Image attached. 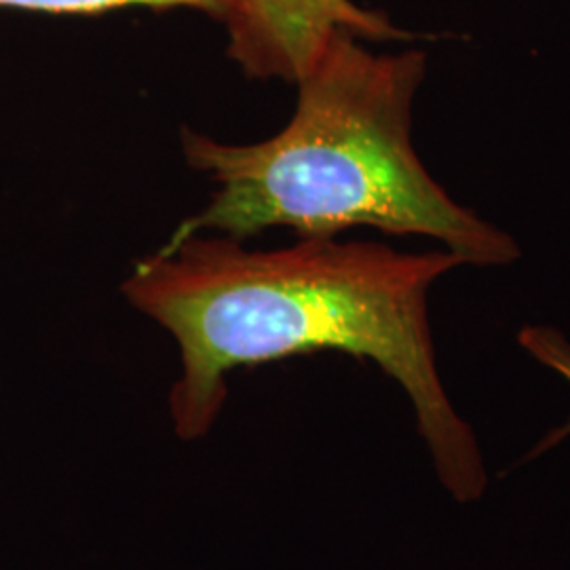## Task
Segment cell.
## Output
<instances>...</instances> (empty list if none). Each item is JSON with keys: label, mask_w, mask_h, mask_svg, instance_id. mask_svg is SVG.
I'll use <instances>...</instances> for the list:
<instances>
[{"label": "cell", "mask_w": 570, "mask_h": 570, "mask_svg": "<svg viewBox=\"0 0 570 570\" xmlns=\"http://www.w3.org/2000/svg\"><path fill=\"white\" fill-rule=\"evenodd\" d=\"M456 266L450 249L412 254L336 237L254 249L195 233L134 263L121 292L178 346L167 397L178 440L212 433L239 367L336 351L372 362L406 393L438 482L469 505L487 494L489 469L444 387L429 324V292Z\"/></svg>", "instance_id": "obj_1"}, {"label": "cell", "mask_w": 570, "mask_h": 570, "mask_svg": "<svg viewBox=\"0 0 570 570\" xmlns=\"http://www.w3.org/2000/svg\"><path fill=\"white\" fill-rule=\"evenodd\" d=\"M425 72L421 49L376 53L338 32L296 82L294 112L277 134L225 142L183 127L184 159L214 193L169 239L216 233L245 242L273 228L332 239L370 226L435 239L463 265L515 263L510 233L456 204L414 150L412 108Z\"/></svg>", "instance_id": "obj_2"}, {"label": "cell", "mask_w": 570, "mask_h": 570, "mask_svg": "<svg viewBox=\"0 0 570 570\" xmlns=\"http://www.w3.org/2000/svg\"><path fill=\"white\" fill-rule=\"evenodd\" d=\"M226 56L249 81H301L327 42L346 32L360 41H416L387 13L355 0H228Z\"/></svg>", "instance_id": "obj_3"}, {"label": "cell", "mask_w": 570, "mask_h": 570, "mask_svg": "<svg viewBox=\"0 0 570 570\" xmlns=\"http://www.w3.org/2000/svg\"><path fill=\"white\" fill-rule=\"evenodd\" d=\"M129 9L148 11H197L223 21L228 13V0H0V11H23L41 16L94 18Z\"/></svg>", "instance_id": "obj_4"}, {"label": "cell", "mask_w": 570, "mask_h": 570, "mask_svg": "<svg viewBox=\"0 0 570 570\" xmlns=\"http://www.w3.org/2000/svg\"><path fill=\"white\" fill-rule=\"evenodd\" d=\"M518 343L529 353L534 362L550 367L570 387V341L556 327L524 326L518 332ZM570 438V419L560 428L550 431L543 442L534 449V454L558 446Z\"/></svg>", "instance_id": "obj_5"}]
</instances>
